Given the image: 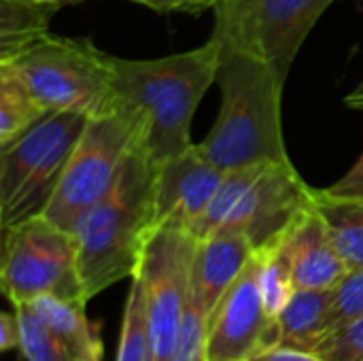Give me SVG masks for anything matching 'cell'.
<instances>
[{
	"mask_svg": "<svg viewBox=\"0 0 363 361\" xmlns=\"http://www.w3.org/2000/svg\"><path fill=\"white\" fill-rule=\"evenodd\" d=\"M221 64L215 38L183 53L153 60L113 57L115 104L136 111L147 121L145 149L155 164L187 151L194 113L213 83Z\"/></svg>",
	"mask_w": 363,
	"mask_h": 361,
	"instance_id": "cell-1",
	"label": "cell"
},
{
	"mask_svg": "<svg viewBox=\"0 0 363 361\" xmlns=\"http://www.w3.org/2000/svg\"><path fill=\"white\" fill-rule=\"evenodd\" d=\"M217 83L221 109L208 136L198 143L200 151L223 172L291 162L281 119L285 81L277 70L255 55L221 49Z\"/></svg>",
	"mask_w": 363,
	"mask_h": 361,
	"instance_id": "cell-2",
	"label": "cell"
},
{
	"mask_svg": "<svg viewBox=\"0 0 363 361\" xmlns=\"http://www.w3.org/2000/svg\"><path fill=\"white\" fill-rule=\"evenodd\" d=\"M153 162L140 143L125 160L113 189L77 223V266L83 298L132 279L143 240L151 230Z\"/></svg>",
	"mask_w": 363,
	"mask_h": 361,
	"instance_id": "cell-3",
	"label": "cell"
},
{
	"mask_svg": "<svg viewBox=\"0 0 363 361\" xmlns=\"http://www.w3.org/2000/svg\"><path fill=\"white\" fill-rule=\"evenodd\" d=\"M145 117L119 104L89 117L43 217L74 232L81 217L113 189L128 155L145 143Z\"/></svg>",
	"mask_w": 363,
	"mask_h": 361,
	"instance_id": "cell-4",
	"label": "cell"
},
{
	"mask_svg": "<svg viewBox=\"0 0 363 361\" xmlns=\"http://www.w3.org/2000/svg\"><path fill=\"white\" fill-rule=\"evenodd\" d=\"M113 57L89 38L49 34L21 51L11 64L21 72L47 113L94 117L115 109Z\"/></svg>",
	"mask_w": 363,
	"mask_h": 361,
	"instance_id": "cell-5",
	"label": "cell"
},
{
	"mask_svg": "<svg viewBox=\"0 0 363 361\" xmlns=\"http://www.w3.org/2000/svg\"><path fill=\"white\" fill-rule=\"evenodd\" d=\"M87 119L79 113H49L17 140L0 147L2 228L43 215Z\"/></svg>",
	"mask_w": 363,
	"mask_h": 361,
	"instance_id": "cell-6",
	"label": "cell"
},
{
	"mask_svg": "<svg viewBox=\"0 0 363 361\" xmlns=\"http://www.w3.org/2000/svg\"><path fill=\"white\" fill-rule=\"evenodd\" d=\"M0 287L13 306L40 296L85 302L74 234L43 215L2 228Z\"/></svg>",
	"mask_w": 363,
	"mask_h": 361,
	"instance_id": "cell-7",
	"label": "cell"
},
{
	"mask_svg": "<svg viewBox=\"0 0 363 361\" xmlns=\"http://www.w3.org/2000/svg\"><path fill=\"white\" fill-rule=\"evenodd\" d=\"M334 0H219L211 38L268 62L287 83L300 47Z\"/></svg>",
	"mask_w": 363,
	"mask_h": 361,
	"instance_id": "cell-8",
	"label": "cell"
},
{
	"mask_svg": "<svg viewBox=\"0 0 363 361\" xmlns=\"http://www.w3.org/2000/svg\"><path fill=\"white\" fill-rule=\"evenodd\" d=\"M198 240L183 228H151L143 240L132 277H138L147 300L153 361H170L179 326L189 300Z\"/></svg>",
	"mask_w": 363,
	"mask_h": 361,
	"instance_id": "cell-9",
	"label": "cell"
},
{
	"mask_svg": "<svg viewBox=\"0 0 363 361\" xmlns=\"http://www.w3.org/2000/svg\"><path fill=\"white\" fill-rule=\"evenodd\" d=\"M262 260H249L208 321L204 361H253L281 345L279 321L270 319L259 287Z\"/></svg>",
	"mask_w": 363,
	"mask_h": 361,
	"instance_id": "cell-10",
	"label": "cell"
},
{
	"mask_svg": "<svg viewBox=\"0 0 363 361\" xmlns=\"http://www.w3.org/2000/svg\"><path fill=\"white\" fill-rule=\"evenodd\" d=\"M311 204L315 187L300 177L294 162L266 164L219 232H240L257 251L283 236Z\"/></svg>",
	"mask_w": 363,
	"mask_h": 361,
	"instance_id": "cell-11",
	"label": "cell"
},
{
	"mask_svg": "<svg viewBox=\"0 0 363 361\" xmlns=\"http://www.w3.org/2000/svg\"><path fill=\"white\" fill-rule=\"evenodd\" d=\"M219 170L198 145L153 166L151 228H183L204 213L223 181Z\"/></svg>",
	"mask_w": 363,
	"mask_h": 361,
	"instance_id": "cell-12",
	"label": "cell"
},
{
	"mask_svg": "<svg viewBox=\"0 0 363 361\" xmlns=\"http://www.w3.org/2000/svg\"><path fill=\"white\" fill-rule=\"evenodd\" d=\"M283 247L289 257L296 289H334L349 272L317 204L302 211L287 228Z\"/></svg>",
	"mask_w": 363,
	"mask_h": 361,
	"instance_id": "cell-13",
	"label": "cell"
},
{
	"mask_svg": "<svg viewBox=\"0 0 363 361\" xmlns=\"http://www.w3.org/2000/svg\"><path fill=\"white\" fill-rule=\"evenodd\" d=\"M253 253L251 240L240 232H217L198 243L189 298L206 313L208 321Z\"/></svg>",
	"mask_w": 363,
	"mask_h": 361,
	"instance_id": "cell-14",
	"label": "cell"
},
{
	"mask_svg": "<svg viewBox=\"0 0 363 361\" xmlns=\"http://www.w3.org/2000/svg\"><path fill=\"white\" fill-rule=\"evenodd\" d=\"M277 321L281 345L315 353L334 332L332 289H296Z\"/></svg>",
	"mask_w": 363,
	"mask_h": 361,
	"instance_id": "cell-15",
	"label": "cell"
},
{
	"mask_svg": "<svg viewBox=\"0 0 363 361\" xmlns=\"http://www.w3.org/2000/svg\"><path fill=\"white\" fill-rule=\"evenodd\" d=\"M28 304L64 343L74 361H102L104 347L98 326L85 317V302L60 296H40Z\"/></svg>",
	"mask_w": 363,
	"mask_h": 361,
	"instance_id": "cell-16",
	"label": "cell"
},
{
	"mask_svg": "<svg viewBox=\"0 0 363 361\" xmlns=\"http://www.w3.org/2000/svg\"><path fill=\"white\" fill-rule=\"evenodd\" d=\"M64 4L53 0H0V62L49 36L53 15Z\"/></svg>",
	"mask_w": 363,
	"mask_h": 361,
	"instance_id": "cell-17",
	"label": "cell"
},
{
	"mask_svg": "<svg viewBox=\"0 0 363 361\" xmlns=\"http://www.w3.org/2000/svg\"><path fill=\"white\" fill-rule=\"evenodd\" d=\"M45 115H49L47 109L36 100L15 64L0 62V147L17 140Z\"/></svg>",
	"mask_w": 363,
	"mask_h": 361,
	"instance_id": "cell-18",
	"label": "cell"
},
{
	"mask_svg": "<svg viewBox=\"0 0 363 361\" xmlns=\"http://www.w3.org/2000/svg\"><path fill=\"white\" fill-rule=\"evenodd\" d=\"M315 204L347 268H363V200L328 198L315 189Z\"/></svg>",
	"mask_w": 363,
	"mask_h": 361,
	"instance_id": "cell-19",
	"label": "cell"
},
{
	"mask_svg": "<svg viewBox=\"0 0 363 361\" xmlns=\"http://www.w3.org/2000/svg\"><path fill=\"white\" fill-rule=\"evenodd\" d=\"M266 164L259 166H245V168H234V170H225L223 181L219 185V189L215 191L213 200L208 202V206L204 209V213L189 226V234L200 243L211 238L213 234H217L228 217L232 215L234 206L238 204V200L242 198V194L247 191V187L257 179V174L264 170Z\"/></svg>",
	"mask_w": 363,
	"mask_h": 361,
	"instance_id": "cell-20",
	"label": "cell"
},
{
	"mask_svg": "<svg viewBox=\"0 0 363 361\" xmlns=\"http://www.w3.org/2000/svg\"><path fill=\"white\" fill-rule=\"evenodd\" d=\"M262 260V272H259V287H262V300L264 309L270 319H279L283 309L287 306L289 298L294 296V279H291V266L287 251L283 247V236L268 243L266 247L255 251Z\"/></svg>",
	"mask_w": 363,
	"mask_h": 361,
	"instance_id": "cell-21",
	"label": "cell"
},
{
	"mask_svg": "<svg viewBox=\"0 0 363 361\" xmlns=\"http://www.w3.org/2000/svg\"><path fill=\"white\" fill-rule=\"evenodd\" d=\"M117 361H153L149 321H147V300L138 277H132L128 291L121 336L117 347Z\"/></svg>",
	"mask_w": 363,
	"mask_h": 361,
	"instance_id": "cell-22",
	"label": "cell"
},
{
	"mask_svg": "<svg viewBox=\"0 0 363 361\" xmlns=\"http://www.w3.org/2000/svg\"><path fill=\"white\" fill-rule=\"evenodd\" d=\"M19 323V349L28 361H74L64 343L26 302L13 306Z\"/></svg>",
	"mask_w": 363,
	"mask_h": 361,
	"instance_id": "cell-23",
	"label": "cell"
},
{
	"mask_svg": "<svg viewBox=\"0 0 363 361\" xmlns=\"http://www.w3.org/2000/svg\"><path fill=\"white\" fill-rule=\"evenodd\" d=\"M206 336H208V317L189 298L181 326H179V334H177V343H174L170 361H204Z\"/></svg>",
	"mask_w": 363,
	"mask_h": 361,
	"instance_id": "cell-24",
	"label": "cell"
},
{
	"mask_svg": "<svg viewBox=\"0 0 363 361\" xmlns=\"http://www.w3.org/2000/svg\"><path fill=\"white\" fill-rule=\"evenodd\" d=\"M315 353L325 361H363V313L334 330Z\"/></svg>",
	"mask_w": 363,
	"mask_h": 361,
	"instance_id": "cell-25",
	"label": "cell"
},
{
	"mask_svg": "<svg viewBox=\"0 0 363 361\" xmlns=\"http://www.w3.org/2000/svg\"><path fill=\"white\" fill-rule=\"evenodd\" d=\"M363 313V268L349 270L347 277L332 289L334 330L357 319Z\"/></svg>",
	"mask_w": 363,
	"mask_h": 361,
	"instance_id": "cell-26",
	"label": "cell"
},
{
	"mask_svg": "<svg viewBox=\"0 0 363 361\" xmlns=\"http://www.w3.org/2000/svg\"><path fill=\"white\" fill-rule=\"evenodd\" d=\"M321 194L338 200H363V155L340 181L321 189Z\"/></svg>",
	"mask_w": 363,
	"mask_h": 361,
	"instance_id": "cell-27",
	"label": "cell"
},
{
	"mask_svg": "<svg viewBox=\"0 0 363 361\" xmlns=\"http://www.w3.org/2000/svg\"><path fill=\"white\" fill-rule=\"evenodd\" d=\"M136 4H143L147 9H153L157 13H202L206 9H215L219 0H130Z\"/></svg>",
	"mask_w": 363,
	"mask_h": 361,
	"instance_id": "cell-28",
	"label": "cell"
},
{
	"mask_svg": "<svg viewBox=\"0 0 363 361\" xmlns=\"http://www.w3.org/2000/svg\"><path fill=\"white\" fill-rule=\"evenodd\" d=\"M253 361H325L321 360L317 353L313 351H302V349H294V347H285L279 345L274 349H268L264 353H259Z\"/></svg>",
	"mask_w": 363,
	"mask_h": 361,
	"instance_id": "cell-29",
	"label": "cell"
},
{
	"mask_svg": "<svg viewBox=\"0 0 363 361\" xmlns=\"http://www.w3.org/2000/svg\"><path fill=\"white\" fill-rule=\"evenodd\" d=\"M13 347H19V323L15 313H2L0 315V349L11 351Z\"/></svg>",
	"mask_w": 363,
	"mask_h": 361,
	"instance_id": "cell-30",
	"label": "cell"
},
{
	"mask_svg": "<svg viewBox=\"0 0 363 361\" xmlns=\"http://www.w3.org/2000/svg\"><path fill=\"white\" fill-rule=\"evenodd\" d=\"M345 104L353 111H363V81L345 98Z\"/></svg>",
	"mask_w": 363,
	"mask_h": 361,
	"instance_id": "cell-31",
	"label": "cell"
},
{
	"mask_svg": "<svg viewBox=\"0 0 363 361\" xmlns=\"http://www.w3.org/2000/svg\"><path fill=\"white\" fill-rule=\"evenodd\" d=\"M53 2H60V4H72V2H79V0H53Z\"/></svg>",
	"mask_w": 363,
	"mask_h": 361,
	"instance_id": "cell-32",
	"label": "cell"
},
{
	"mask_svg": "<svg viewBox=\"0 0 363 361\" xmlns=\"http://www.w3.org/2000/svg\"><path fill=\"white\" fill-rule=\"evenodd\" d=\"M79 2H83V0H79Z\"/></svg>",
	"mask_w": 363,
	"mask_h": 361,
	"instance_id": "cell-33",
	"label": "cell"
}]
</instances>
